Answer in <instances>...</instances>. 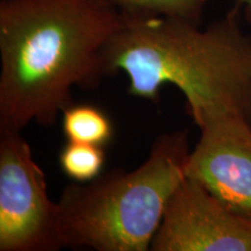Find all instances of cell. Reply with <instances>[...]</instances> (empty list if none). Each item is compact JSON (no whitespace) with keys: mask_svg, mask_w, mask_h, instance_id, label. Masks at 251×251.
<instances>
[{"mask_svg":"<svg viewBox=\"0 0 251 251\" xmlns=\"http://www.w3.org/2000/svg\"><path fill=\"white\" fill-rule=\"evenodd\" d=\"M122 23L109 0H1L0 131L54 126L75 87L96 89Z\"/></svg>","mask_w":251,"mask_h":251,"instance_id":"cell-1","label":"cell"},{"mask_svg":"<svg viewBox=\"0 0 251 251\" xmlns=\"http://www.w3.org/2000/svg\"><path fill=\"white\" fill-rule=\"evenodd\" d=\"M242 19L237 1L203 29L183 18L124 14L108 49V76L125 72L128 93L155 103L163 86H176L197 126L220 113L251 124V35Z\"/></svg>","mask_w":251,"mask_h":251,"instance_id":"cell-2","label":"cell"},{"mask_svg":"<svg viewBox=\"0 0 251 251\" xmlns=\"http://www.w3.org/2000/svg\"><path fill=\"white\" fill-rule=\"evenodd\" d=\"M190 152L187 131L164 133L134 170L114 169L65 186L57 201L62 247L149 250L169 199L186 177Z\"/></svg>","mask_w":251,"mask_h":251,"instance_id":"cell-3","label":"cell"},{"mask_svg":"<svg viewBox=\"0 0 251 251\" xmlns=\"http://www.w3.org/2000/svg\"><path fill=\"white\" fill-rule=\"evenodd\" d=\"M58 206L21 131H0V251L62 249Z\"/></svg>","mask_w":251,"mask_h":251,"instance_id":"cell-4","label":"cell"},{"mask_svg":"<svg viewBox=\"0 0 251 251\" xmlns=\"http://www.w3.org/2000/svg\"><path fill=\"white\" fill-rule=\"evenodd\" d=\"M198 127L200 139L188 156L186 177L251 224V124L234 113H220Z\"/></svg>","mask_w":251,"mask_h":251,"instance_id":"cell-5","label":"cell"},{"mask_svg":"<svg viewBox=\"0 0 251 251\" xmlns=\"http://www.w3.org/2000/svg\"><path fill=\"white\" fill-rule=\"evenodd\" d=\"M152 251H251V224L185 177L169 199Z\"/></svg>","mask_w":251,"mask_h":251,"instance_id":"cell-6","label":"cell"},{"mask_svg":"<svg viewBox=\"0 0 251 251\" xmlns=\"http://www.w3.org/2000/svg\"><path fill=\"white\" fill-rule=\"evenodd\" d=\"M62 129L68 141L105 147L113 137V124L101 108L71 103L62 112Z\"/></svg>","mask_w":251,"mask_h":251,"instance_id":"cell-7","label":"cell"},{"mask_svg":"<svg viewBox=\"0 0 251 251\" xmlns=\"http://www.w3.org/2000/svg\"><path fill=\"white\" fill-rule=\"evenodd\" d=\"M121 13L129 17L183 18L201 24L209 0H109Z\"/></svg>","mask_w":251,"mask_h":251,"instance_id":"cell-8","label":"cell"},{"mask_svg":"<svg viewBox=\"0 0 251 251\" xmlns=\"http://www.w3.org/2000/svg\"><path fill=\"white\" fill-rule=\"evenodd\" d=\"M106 153L103 147L68 141L58 156L59 166L65 176L76 183H89L100 176Z\"/></svg>","mask_w":251,"mask_h":251,"instance_id":"cell-9","label":"cell"},{"mask_svg":"<svg viewBox=\"0 0 251 251\" xmlns=\"http://www.w3.org/2000/svg\"><path fill=\"white\" fill-rule=\"evenodd\" d=\"M242 8V17L251 26V0H236Z\"/></svg>","mask_w":251,"mask_h":251,"instance_id":"cell-10","label":"cell"}]
</instances>
